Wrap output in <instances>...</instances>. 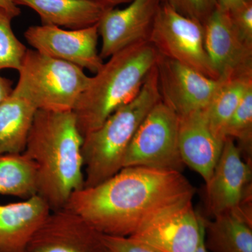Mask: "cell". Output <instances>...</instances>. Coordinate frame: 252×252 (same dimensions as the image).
<instances>
[{"instance_id":"24","label":"cell","mask_w":252,"mask_h":252,"mask_svg":"<svg viewBox=\"0 0 252 252\" xmlns=\"http://www.w3.org/2000/svg\"><path fill=\"white\" fill-rule=\"evenodd\" d=\"M186 17L204 24L217 8V0H162Z\"/></svg>"},{"instance_id":"12","label":"cell","mask_w":252,"mask_h":252,"mask_svg":"<svg viewBox=\"0 0 252 252\" xmlns=\"http://www.w3.org/2000/svg\"><path fill=\"white\" fill-rule=\"evenodd\" d=\"M157 67L162 102L177 116L204 110L220 85V79H211L162 56Z\"/></svg>"},{"instance_id":"4","label":"cell","mask_w":252,"mask_h":252,"mask_svg":"<svg viewBox=\"0 0 252 252\" xmlns=\"http://www.w3.org/2000/svg\"><path fill=\"white\" fill-rule=\"evenodd\" d=\"M160 99L156 64L135 98L84 136L81 147L86 168L84 188L99 185L122 170L126 151L137 129Z\"/></svg>"},{"instance_id":"1","label":"cell","mask_w":252,"mask_h":252,"mask_svg":"<svg viewBox=\"0 0 252 252\" xmlns=\"http://www.w3.org/2000/svg\"><path fill=\"white\" fill-rule=\"evenodd\" d=\"M194 194L182 172L126 167L99 185L74 192L64 207L101 234L130 236L149 219Z\"/></svg>"},{"instance_id":"22","label":"cell","mask_w":252,"mask_h":252,"mask_svg":"<svg viewBox=\"0 0 252 252\" xmlns=\"http://www.w3.org/2000/svg\"><path fill=\"white\" fill-rule=\"evenodd\" d=\"M224 138L238 142L244 160L252 163V89L247 92L238 108L227 123L223 130Z\"/></svg>"},{"instance_id":"3","label":"cell","mask_w":252,"mask_h":252,"mask_svg":"<svg viewBox=\"0 0 252 252\" xmlns=\"http://www.w3.org/2000/svg\"><path fill=\"white\" fill-rule=\"evenodd\" d=\"M160 55L149 41L116 53L91 77L74 109L81 135L95 130L117 109L135 98Z\"/></svg>"},{"instance_id":"21","label":"cell","mask_w":252,"mask_h":252,"mask_svg":"<svg viewBox=\"0 0 252 252\" xmlns=\"http://www.w3.org/2000/svg\"><path fill=\"white\" fill-rule=\"evenodd\" d=\"M0 194L25 199L37 195L36 165L26 154L0 155Z\"/></svg>"},{"instance_id":"26","label":"cell","mask_w":252,"mask_h":252,"mask_svg":"<svg viewBox=\"0 0 252 252\" xmlns=\"http://www.w3.org/2000/svg\"><path fill=\"white\" fill-rule=\"evenodd\" d=\"M228 12L238 34L246 42L252 44V0Z\"/></svg>"},{"instance_id":"6","label":"cell","mask_w":252,"mask_h":252,"mask_svg":"<svg viewBox=\"0 0 252 252\" xmlns=\"http://www.w3.org/2000/svg\"><path fill=\"white\" fill-rule=\"evenodd\" d=\"M179 117L161 99L151 109L131 141L123 168L144 167L182 172L178 148Z\"/></svg>"},{"instance_id":"13","label":"cell","mask_w":252,"mask_h":252,"mask_svg":"<svg viewBox=\"0 0 252 252\" xmlns=\"http://www.w3.org/2000/svg\"><path fill=\"white\" fill-rule=\"evenodd\" d=\"M162 0H132L124 9H107L98 23L99 55L109 57L127 46L149 41Z\"/></svg>"},{"instance_id":"7","label":"cell","mask_w":252,"mask_h":252,"mask_svg":"<svg viewBox=\"0 0 252 252\" xmlns=\"http://www.w3.org/2000/svg\"><path fill=\"white\" fill-rule=\"evenodd\" d=\"M149 42L162 57L173 60L213 79H219L205 49L203 25L162 1Z\"/></svg>"},{"instance_id":"5","label":"cell","mask_w":252,"mask_h":252,"mask_svg":"<svg viewBox=\"0 0 252 252\" xmlns=\"http://www.w3.org/2000/svg\"><path fill=\"white\" fill-rule=\"evenodd\" d=\"M15 92L37 110L74 112L91 77L84 69L28 49L18 69Z\"/></svg>"},{"instance_id":"16","label":"cell","mask_w":252,"mask_h":252,"mask_svg":"<svg viewBox=\"0 0 252 252\" xmlns=\"http://www.w3.org/2000/svg\"><path fill=\"white\" fill-rule=\"evenodd\" d=\"M51 211L38 195L19 203L0 204V252H23Z\"/></svg>"},{"instance_id":"31","label":"cell","mask_w":252,"mask_h":252,"mask_svg":"<svg viewBox=\"0 0 252 252\" xmlns=\"http://www.w3.org/2000/svg\"><path fill=\"white\" fill-rule=\"evenodd\" d=\"M204 238H205V233H204L203 236L202 237L200 243H199L198 248H197L195 252H209L208 250H207L206 247H205V241H204Z\"/></svg>"},{"instance_id":"11","label":"cell","mask_w":252,"mask_h":252,"mask_svg":"<svg viewBox=\"0 0 252 252\" xmlns=\"http://www.w3.org/2000/svg\"><path fill=\"white\" fill-rule=\"evenodd\" d=\"M252 163L244 160L234 140L225 138L216 166L205 183V201L210 215L231 211L252 197Z\"/></svg>"},{"instance_id":"10","label":"cell","mask_w":252,"mask_h":252,"mask_svg":"<svg viewBox=\"0 0 252 252\" xmlns=\"http://www.w3.org/2000/svg\"><path fill=\"white\" fill-rule=\"evenodd\" d=\"M102 235L80 215L64 207L50 212L23 252H107Z\"/></svg>"},{"instance_id":"25","label":"cell","mask_w":252,"mask_h":252,"mask_svg":"<svg viewBox=\"0 0 252 252\" xmlns=\"http://www.w3.org/2000/svg\"><path fill=\"white\" fill-rule=\"evenodd\" d=\"M102 239L107 252H162L130 236L102 235Z\"/></svg>"},{"instance_id":"14","label":"cell","mask_w":252,"mask_h":252,"mask_svg":"<svg viewBox=\"0 0 252 252\" xmlns=\"http://www.w3.org/2000/svg\"><path fill=\"white\" fill-rule=\"evenodd\" d=\"M203 28L205 49L219 79L252 71V44L238 34L228 11L217 6Z\"/></svg>"},{"instance_id":"9","label":"cell","mask_w":252,"mask_h":252,"mask_svg":"<svg viewBox=\"0 0 252 252\" xmlns=\"http://www.w3.org/2000/svg\"><path fill=\"white\" fill-rule=\"evenodd\" d=\"M24 36L37 52L94 74L103 64L98 50V24L77 30L47 25L32 26L25 31Z\"/></svg>"},{"instance_id":"19","label":"cell","mask_w":252,"mask_h":252,"mask_svg":"<svg viewBox=\"0 0 252 252\" xmlns=\"http://www.w3.org/2000/svg\"><path fill=\"white\" fill-rule=\"evenodd\" d=\"M36 111L14 90L0 102V155L24 152Z\"/></svg>"},{"instance_id":"28","label":"cell","mask_w":252,"mask_h":252,"mask_svg":"<svg viewBox=\"0 0 252 252\" xmlns=\"http://www.w3.org/2000/svg\"><path fill=\"white\" fill-rule=\"evenodd\" d=\"M250 0H217V6L220 9L229 11Z\"/></svg>"},{"instance_id":"27","label":"cell","mask_w":252,"mask_h":252,"mask_svg":"<svg viewBox=\"0 0 252 252\" xmlns=\"http://www.w3.org/2000/svg\"><path fill=\"white\" fill-rule=\"evenodd\" d=\"M13 90L12 81L0 75V102L8 97Z\"/></svg>"},{"instance_id":"20","label":"cell","mask_w":252,"mask_h":252,"mask_svg":"<svg viewBox=\"0 0 252 252\" xmlns=\"http://www.w3.org/2000/svg\"><path fill=\"white\" fill-rule=\"evenodd\" d=\"M220 79L216 92L203 111L212 133L217 139L224 142L225 125L247 92L252 89V71Z\"/></svg>"},{"instance_id":"23","label":"cell","mask_w":252,"mask_h":252,"mask_svg":"<svg viewBox=\"0 0 252 252\" xmlns=\"http://www.w3.org/2000/svg\"><path fill=\"white\" fill-rule=\"evenodd\" d=\"M14 17L0 8V71L18 69L27 51L26 46L18 39L11 26Z\"/></svg>"},{"instance_id":"15","label":"cell","mask_w":252,"mask_h":252,"mask_svg":"<svg viewBox=\"0 0 252 252\" xmlns=\"http://www.w3.org/2000/svg\"><path fill=\"white\" fill-rule=\"evenodd\" d=\"M178 117V148L182 160L207 183L220 158L224 142L212 133L203 110Z\"/></svg>"},{"instance_id":"8","label":"cell","mask_w":252,"mask_h":252,"mask_svg":"<svg viewBox=\"0 0 252 252\" xmlns=\"http://www.w3.org/2000/svg\"><path fill=\"white\" fill-rule=\"evenodd\" d=\"M192 201L188 199L167 207L130 237L162 252H195L205 230L203 217L195 211Z\"/></svg>"},{"instance_id":"29","label":"cell","mask_w":252,"mask_h":252,"mask_svg":"<svg viewBox=\"0 0 252 252\" xmlns=\"http://www.w3.org/2000/svg\"><path fill=\"white\" fill-rule=\"evenodd\" d=\"M0 8L6 10L14 18L21 14V9L15 4L14 0H0Z\"/></svg>"},{"instance_id":"17","label":"cell","mask_w":252,"mask_h":252,"mask_svg":"<svg viewBox=\"0 0 252 252\" xmlns=\"http://www.w3.org/2000/svg\"><path fill=\"white\" fill-rule=\"evenodd\" d=\"M36 13L42 25L77 30L98 24L108 8L94 0H14Z\"/></svg>"},{"instance_id":"30","label":"cell","mask_w":252,"mask_h":252,"mask_svg":"<svg viewBox=\"0 0 252 252\" xmlns=\"http://www.w3.org/2000/svg\"><path fill=\"white\" fill-rule=\"evenodd\" d=\"M94 1H98L108 9H112L119 5L129 4L132 0H94Z\"/></svg>"},{"instance_id":"18","label":"cell","mask_w":252,"mask_h":252,"mask_svg":"<svg viewBox=\"0 0 252 252\" xmlns=\"http://www.w3.org/2000/svg\"><path fill=\"white\" fill-rule=\"evenodd\" d=\"M205 247L212 252H252V221L238 210L203 217Z\"/></svg>"},{"instance_id":"2","label":"cell","mask_w":252,"mask_h":252,"mask_svg":"<svg viewBox=\"0 0 252 252\" xmlns=\"http://www.w3.org/2000/svg\"><path fill=\"white\" fill-rule=\"evenodd\" d=\"M83 140L74 112L36 111L23 154L35 164L37 195L51 211L84 188Z\"/></svg>"}]
</instances>
